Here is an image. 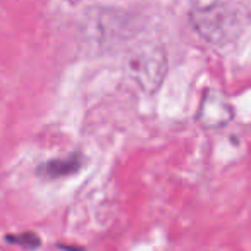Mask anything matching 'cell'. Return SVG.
I'll return each instance as SVG.
<instances>
[{"mask_svg":"<svg viewBox=\"0 0 251 251\" xmlns=\"http://www.w3.org/2000/svg\"><path fill=\"white\" fill-rule=\"evenodd\" d=\"M234 119V107L222 91L208 88L203 93L195 121L205 129H222Z\"/></svg>","mask_w":251,"mask_h":251,"instance_id":"4","label":"cell"},{"mask_svg":"<svg viewBox=\"0 0 251 251\" xmlns=\"http://www.w3.org/2000/svg\"><path fill=\"white\" fill-rule=\"evenodd\" d=\"M81 167H83V155L73 153L66 158H52V160L43 162L38 165L36 172L45 179H59L76 174Z\"/></svg>","mask_w":251,"mask_h":251,"instance_id":"5","label":"cell"},{"mask_svg":"<svg viewBox=\"0 0 251 251\" xmlns=\"http://www.w3.org/2000/svg\"><path fill=\"white\" fill-rule=\"evenodd\" d=\"M246 11L236 2H196L189 9L191 26L206 43L226 45L244 29Z\"/></svg>","mask_w":251,"mask_h":251,"instance_id":"1","label":"cell"},{"mask_svg":"<svg viewBox=\"0 0 251 251\" xmlns=\"http://www.w3.org/2000/svg\"><path fill=\"white\" fill-rule=\"evenodd\" d=\"M126 71L143 93H157L164 84L169 71L167 50L158 42L140 43L127 53Z\"/></svg>","mask_w":251,"mask_h":251,"instance_id":"2","label":"cell"},{"mask_svg":"<svg viewBox=\"0 0 251 251\" xmlns=\"http://www.w3.org/2000/svg\"><path fill=\"white\" fill-rule=\"evenodd\" d=\"M5 241L11 244H18V246H21V248H26V250H36V248H40V244H42V239H40L35 232L7 234Z\"/></svg>","mask_w":251,"mask_h":251,"instance_id":"6","label":"cell"},{"mask_svg":"<svg viewBox=\"0 0 251 251\" xmlns=\"http://www.w3.org/2000/svg\"><path fill=\"white\" fill-rule=\"evenodd\" d=\"M129 28H133V25L129 23V16H126V12H103L97 9V14H91L88 19L84 33L97 45H108L115 43L114 40L129 38L133 35L129 33Z\"/></svg>","mask_w":251,"mask_h":251,"instance_id":"3","label":"cell"}]
</instances>
